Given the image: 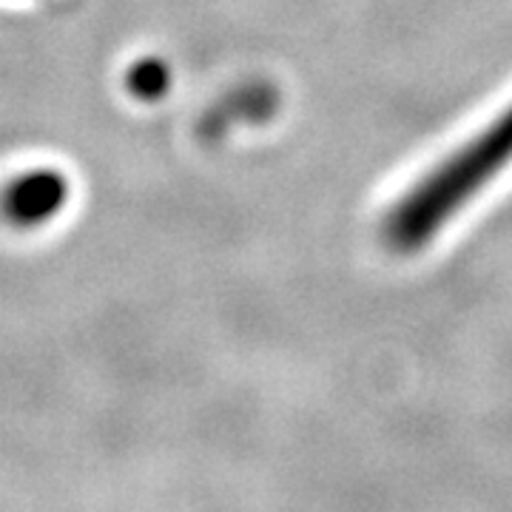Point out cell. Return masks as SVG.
I'll use <instances>...</instances> for the list:
<instances>
[{"instance_id": "cell-3", "label": "cell", "mask_w": 512, "mask_h": 512, "mask_svg": "<svg viewBox=\"0 0 512 512\" xmlns=\"http://www.w3.org/2000/svg\"><path fill=\"white\" fill-rule=\"evenodd\" d=\"M126 83L128 92L134 94L137 100H148V103H151V100H160V97L168 92V86H171V72H168V66H165L163 60L146 57V60H140V63L131 66Z\"/></svg>"}, {"instance_id": "cell-1", "label": "cell", "mask_w": 512, "mask_h": 512, "mask_svg": "<svg viewBox=\"0 0 512 512\" xmlns=\"http://www.w3.org/2000/svg\"><path fill=\"white\" fill-rule=\"evenodd\" d=\"M512 157V106L487 131H481L470 146L450 157V163L430 171L387 217V237L393 248L413 251L439 234L447 220L478 188L493 180Z\"/></svg>"}, {"instance_id": "cell-2", "label": "cell", "mask_w": 512, "mask_h": 512, "mask_svg": "<svg viewBox=\"0 0 512 512\" xmlns=\"http://www.w3.org/2000/svg\"><path fill=\"white\" fill-rule=\"evenodd\" d=\"M69 180L63 171L55 168H35L26 171L0 191V214L9 225L20 231L40 228L55 220L69 202Z\"/></svg>"}]
</instances>
